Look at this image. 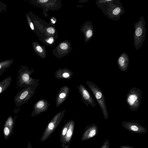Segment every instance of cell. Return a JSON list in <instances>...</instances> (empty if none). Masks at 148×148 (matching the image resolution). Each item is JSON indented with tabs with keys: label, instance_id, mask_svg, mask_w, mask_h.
<instances>
[{
	"label": "cell",
	"instance_id": "32",
	"mask_svg": "<svg viewBox=\"0 0 148 148\" xmlns=\"http://www.w3.org/2000/svg\"><path fill=\"white\" fill-rule=\"evenodd\" d=\"M39 1L41 3H45L48 1L47 0H39Z\"/></svg>",
	"mask_w": 148,
	"mask_h": 148
},
{
	"label": "cell",
	"instance_id": "27",
	"mask_svg": "<svg viewBox=\"0 0 148 148\" xmlns=\"http://www.w3.org/2000/svg\"><path fill=\"white\" fill-rule=\"evenodd\" d=\"M120 148H134L128 145H123L120 146Z\"/></svg>",
	"mask_w": 148,
	"mask_h": 148
},
{
	"label": "cell",
	"instance_id": "29",
	"mask_svg": "<svg viewBox=\"0 0 148 148\" xmlns=\"http://www.w3.org/2000/svg\"><path fill=\"white\" fill-rule=\"evenodd\" d=\"M53 40V39L52 38H51L49 39L47 41V42L50 43H51Z\"/></svg>",
	"mask_w": 148,
	"mask_h": 148
},
{
	"label": "cell",
	"instance_id": "12",
	"mask_svg": "<svg viewBox=\"0 0 148 148\" xmlns=\"http://www.w3.org/2000/svg\"><path fill=\"white\" fill-rule=\"evenodd\" d=\"M71 122L68 130L64 136L62 143L69 145L71 142L75 127V122L73 120H71Z\"/></svg>",
	"mask_w": 148,
	"mask_h": 148
},
{
	"label": "cell",
	"instance_id": "24",
	"mask_svg": "<svg viewBox=\"0 0 148 148\" xmlns=\"http://www.w3.org/2000/svg\"><path fill=\"white\" fill-rule=\"evenodd\" d=\"M47 32L51 34H53L55 32V29H54L52 27H50L48 28L47 29Z\"/></svg>",
	"mask_w": 148,
	"mask_h": 148
},
{
	"label": "cell",
	"instance_id": "22",
	"mask_svg": "<svg viewBox=\"0 0 148 148\" xmlns=\"http://www.w3.org/2000/svg\"><path fill=\"white\" fill-rule=\"evenodd\" d=\"M93 34L92 31V29H89L86 33V36L87 38H89L92 37Z\"/></svg>",
	"mask_w": 148,
	"mask_h": 148
},
{
	"label": "cell",
	"instance_id": "6",
	"mask_svg": "<svg viewBox=\"0 0 148 148\" xmlns=\"http://www.w3.org/2000/svg\"><path fill=\"white\" fill-rule=\"evenodd\" d=\"M142 20L135 25L134 44L136 48H139L141 45L145 37V28L143 25V22Z\"/></svg>",
	"mask_w": 148,
	"mask_h": 148
},
{
	"label": "cell",
	"instance_id": "33",
	"mask_svg": "<svg viewBox=\"0 0 148 148\" xmlns=\"http://www.w3.org/2000/svg\"><path fill=\"white\" fill-rule=\"evenodd\" d=\"M52 22H53V23H55V21H52Z\"/></svg>",
	"mask_w": 148,
	"mask_h": 148
},
{
	"label": "cell",
	"instance_id": "13",
	"mask_svg": "<svg viewBox=\"0 0 148 148\" xmlns=\"http://www.w3.org/2000/svg\"><path fill=\"white\" fill-rule=\"evenodd\" d=\"M117 63L121 71H126L128 67L129 64V59L127 55L125 53L121 55L118 59Z\"/></svg>",
	"mask_w": 148,
	"mask_h": 148
},
{
	"label": "cell",
	"instance_id": "3",
	"mask_svg": "<svg viewBox=\"0 0 148 148\" xmlns=\"http://www.w3.org/2000/svg\"><path fill=\"white\" fill-rule=\"evenodd\" d=\"M86 83L95 97L101 109L104 118L107 120L108 118V114L104 96L102 91L94 83L89 81H86Z\"/></svg>",
	"mask_w": 148,
	"mask_h": 148
},
{
	"label": "cell",
	"instance_id": "17",
	"mask_svg": "<svg viewBox=\"0 0 148 148\" xmlns=\"http://www.w3.org/2000/svg\"><path fill=\"white\" fill-rule=\"evenodd\" d=\"M16 118V116L15 117L14 119H13L12 116L10 115L6 120L4 125L8 127L12 130L14 125L15 120Z\"/></svg>",
	"mask_w": 148,
	"mask_h": 148
},
{
	"label": "cell",
	"instance_id": "21",
	"mask_svg": "<svg viewBox=\"0 0 148 148\" xmlns=\"http://www.w3.org/2000/svg\"><path fill=\"white\" fill-rule=\"evenodd\" d=\"M110 143L108 139L106 140L101 148H109Z\"/></svg>",
	"mask_w": 148,
	"mask_h": 148
},
{
	"label": "cell",
	"instance_id": "20",
	"mask_svg": "<svg viewBox=\"0 0 148 148\" xmlns=\"http://www.w3.org/2000/svg\"><path fill=\"white\" fill-rule=\"evenodd\" d=\"M121 8L117 7L114 9L112 11V13L114 15H116L119 14L121 11Z\"/></svg>",
	"mask_w": 148,
	"mask_h": 148
},
{
	"label": "cell",
	"instance_id": "16",
	"mask_svg": "<svg viewBox=\"0 0 148 148\" xmlns=\"http://www.w3.org/2000/svg\"><path fill=\"white\" fill-rule=\"evenodd\" d=\"M71 121V120H70L68 121L64 125L61 130L60 136V141L61 143H62L64 138L68 130Z\"/></svg>",
	"mask_w": 148,
	"mask_h": 148
},
{
	"label": "cell",
	"instance_id": "15",
	"mask_svg": "<svg viewBox=\"0 0 148 148\" xmlns=\"http://www.w3.org/2000/svg\"><path fill=\"white\" fill-rule=\"evenodd\" d=\"M12 79V76H9L0 82V95L2 94L9 86Z\"/></svg>",
	"mask_w": 148,
	"mask_h": 148
},
{
	"label": "cell",
	"instance_id": "8",
	"mask_svg": "<svg viewBox=\"0 0 148 148\" xmlns=\"http://www.w3.org/2000/svg\"><path fill=\"white\" fill-rule=\"evenodd\" d=\"M49 106L48 102L44 99H41L34 104V110L32 113V116H34L47 110Z\"/></svg>",
	"mask_w": 148,
	"mask_h": 148
},
{
	"label": "cell",
	"instance_id": "31",
	"mask_svg": "<svg viewBox=\"0 0 148 148\" xmlns=\"http://www.w3.org/2000/svg\"><path fill=\"white\" fill-rule=\"evenodd\" d=\"M27 148H32V146L30 143V142H29L28 143V145Z\"/></svg>",
	"mask_w": 148,
	"mask_h": 148
},
{
	"label": "cell",
	"instance_id": "26",
	"mask_svg": "<svg viewBox=\"0 0 148 148\" xmlns=\"http://www.w3.org/2000/svg\"><path fill=\"white\" fill-rule=\"evenodd\" d=\"M61 146L62 147V148H69V145H65L63 143H62Z\"/></svg>",
	"mask_w": 148,
	"mask_h": 148
},
{
	"label": "cell",
	"instance_id": "28",
	"mask_svg": "<svg viewBox=\"0 0 148 148\" xmlns=\"http://www.w3.org/2000/svg\"><path fill=\"white\" fill-rule=\"evenodd\" d=\"M30 26L31 29L32 30H34V27L32 23L31 22L30 23Z\"/></svg>",
	"mask_w": 148,
	"mask_h": 148
},
{
	"label": "cell",
	"instance_id": "7",
	"mask_svg": "<svg viewBox=\"0 0 148 148\" xmlns=\"http://www.w3.org/2000/svg\"><path fill=\"white\" fill-rule=\"evenodd\" d=\"M82 101L87 106L90 105L93 108H95L96 103L91 93L83 85L81 84L77 86Z\"/></svg>",
	"mask_w": 148,
	"mask_h": 148
},
{
	"label": "cell",
	"instance_id": "10",
	"mask_svg": "<svg viewBox=\"0 0 148 148\" xmlns=\"http://www.w3.org/2000/svg\"><path fill=\"white\" fill-rule=\"evenodd\" d=\"M98 127L94 124L86 126L81 138L82 141L89 139L97 135L98 133Z\"/></svg>",
	"mask_w": 148,
	"mask_h": 148
},
{
	"label": "cell",
	"instance_id": "23",
	"mask_svg": "<svg viewBox=\"0 0 148 148\" xmlns=\"http://www.w3.org/2000/svg\"><path fill=\"white\" fill-rule=\"evenodd\" d=\"M60 48L63 50H66L68 47L67 44L66 43H62L60 45Z\"/></svg>",
	"mask_w": 148,
	"mask_h": 148
},
{
	"label": "cell",
	"instance_id": "19",
	"mask_svg": "<svg viewBox=\"0 0 148 148\" xmlns=\"http://www.w3.org/2000/svg\"><path fill=\"white\" fill-rule=\"evenodd\" d=\"M12 130H11L8 127L4 126L3 128V132L4 135V137L5 139H7L11 135Z\"/></svg>",
	"mask_w": 148,
	"mask_h": 148
},
{
	"label": "cell",
	"instance_id": "4",
	"mask_svg": "<svg viewBox=\"0 0 148 148\" xmlns=\"http://www.w3.org/2000/svg\"><path fill=\"white\" fill-rule=\"evenodd\" d=\"M142 91L139 88L133 87L126 95V102L132 111L137 110L141 103Z\"/></svg>",
	"mask_w": 148,
	"mask_h": 148
},
{
	"label": "cell",
	"instance_id": "2",
	"mask_svg": "<svg viewBox=\"0 0 148 148\" xmlns=\"http://www.w3.org/2000/svg\"><path fill=\"white\" fill-rule=\"evenodd\" d=\"M39 84L38 82L27 86L18 92L14 98V101L16 105L21 106L28 101L34 94Z\"/></svg>",
	"mask_w": 148,
	"mask_h": 148
},
{
	"label": "cell",
	"instance_id": "30",
	"mask_svg": "<svg viewBox=\"0 0 148 148\" xmlns=\"http://www.w3.org/2000/svg\"><path fill=\"white\" fill-rule=\"evenodd\" d=\"M6 70V69H4L0 70V76Z\"/></svg>",
	"mask_w": 148,
	"mask_h": 148
},
{
	"label": "cell",
	"instance_id": "18",
	"mask_svg": "<svg viewBox=\"0 0 148 148\" xmlns=\"http://www.w3.org/2000/svg\"><path fill=\"white\" fill-rule=\"evenodd\" d=\"M13 60H8L0 62V70L9 67L13 62Z\"/></svg>",
	"mask_w": 148,
	"mask_h": 148
},
{
	"label": "cell",
	"instance_id": "9",
	"mask_svg": "<svg viewBox=\"0 0 148 148\" xmlns=\"http://www.w3.org/2000/svg\"><path fill=\"white\" fill-rule=\"evenodd\" d=\"M122 124L124 128L132 132L141 134L147 132V130L144 127L137 123L123 121Z\"/></svg>",
	"mask_w": 148,
	"mask_h": 148
},
{
	"label": "cell",
	"instance_id": "25",
	"mask_svg": "<svg viewBox=\"0 0 148 148\" xmlns=\"http://www.w3.org/2000/svg\"><path fill=\"white\" fill-rule=\"evenodd\" d=\"M36 49L39 52H42V48L40 46H38L36 47Z\"/></svg>",
	"mask_w": 148,
	"mask_h": 148
},
{
	"label": "cell",
	"instance_id": "5",
	"mask_svg": "<svg viewBox=\"0 0 148 148\" xmlns=\"http://www.w3.org/2000/svg\"><path fill=\"white\" fill-rule=\"evenodd\" d=\"M66 112V109L55 115L49 123L45 129L40 138V141L44 142L47 140L61 121Z\"/></svg>",
	"mask_w": 148,
	"mask_h": 148
},
{
	"label": "cell",
	"instance_id": "11",
	"mask_svg": "<svg viewBox=\"0 0 148 148\" xmlns=\"http://www.w3.org/2000/svg\"><path fill=\"white\" fill-rule=\"evenodd\" d=\"M69 92V87L67 86H64L61 88L57 95L56 100V107L59 106L66 100Z\"/></svg>",
	"mask_w": 148,
	"mask_h": 148
},
{
	"label": "cell",
	"instance_id": "14",
	"mask_svg": "<svg viewBox=\"0 0 148 148\" xmlns=\"http://www.w3.org/2000/svg\"><path fill=\"white\" fill-rule=\"evenodd\" d=\"M73 75V72L66 68L59 69L55 73V77L58 79H70Z\"/></svg>",
	"mask_w": 148,
	"mask_h": 148
},
{
	"label": "cell",
	"instance_id": "1",
	"mask_svg": "<svg viewBox=\"0 0 148 148\" xmlns=\"http://www.w3.org/2000/svg\"><path fill=\"white\" fill-rule=\"evenodd\" d=\"M34 72V70H29L26 66H21L18 71L17 85L18 86L23 88L27 86L38 82L39 79H34L31 77Z\"/></svg>",
	"mask_w": 148,
	"mask_h": 148
}]
</instances>
